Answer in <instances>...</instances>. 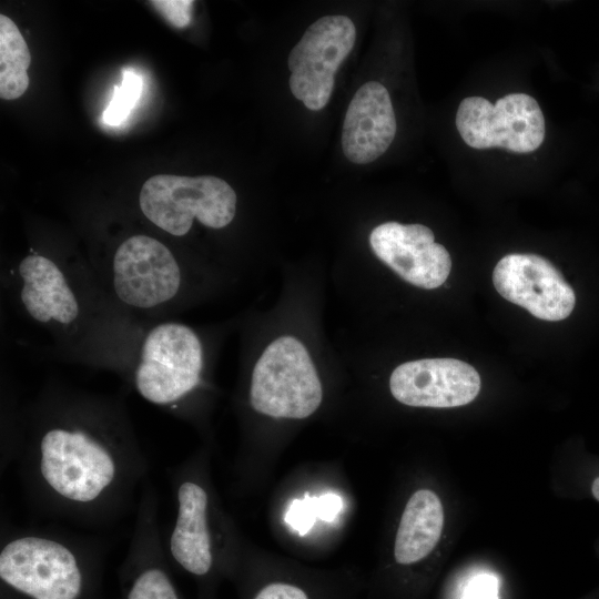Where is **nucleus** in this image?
I'll return each mask as SVG.
<instances>
[{"mask_svg": "<svg viewBox=\"0 0 599 599\" xmlns=\"http://www.w3.org/2000/svg\"><path fill=\"white\" fill-rule=\"evenodd\" d=\"M591 493L596 500L599 501V477H597L591 485Z\"/></svg>", "mask_w": 599, "mask_h": 599, "instance_id": "b1692460", "label": "nucleus"}, {"mask_svg": "<svg viewBox=\"0 0 599 599\" xmlns=\"http://www.w3.org/2000/svg\"><path fill=\"white\" fill-rule=\"evenodd\" d=\"M112 291L123 305L146 311L172 302L182 271L173 252L155 237L136 234L116 247L111 261Z\"/></svg>", "mask_w": 599, "mask_h": 599, "instance_id": "0eeeda50", "label": "nucleus"}, {"mask_svg": "<svg viewBox=\"0 0 599 599\" xmlns=\"http://www.w3.org/2000/svg\"><path fill=\"white\" fill-rule=\"evenodd\" d=\"M444 527V510L438 496L419 489L407 501L395 539L398 564L409 565L425 558L437 545Z\"/></svg>", "mask_w": 599, "mask_h": 599, "instance_id": "2eb2a0df", "label": "nucleus"}, {"mask_svg": "<svg viewBox=\"0 0 599 599\" xmlns=\"http://www.w3.org/2000/svg\"><path fill=\"white\" fill-rule=\"evenodd\" d=\"M141 91V78L132 71H124L122 83L114 88L112 100L103 113V121L109 125H119L124 122L136 104Z\"/></svg>", "mask_w": 599, "mask_h": 599, "instance_id": "a211bd4d", "label": "nucleus"}, {"mask_svg": "<svg viewBox=\"0 0 599 599\" xmlns=\"http://www.w3.org/2000/svg\"><path fill=\"white\" fill-rule=\"evenodd\" d=\"M396 116L387 89L379 82L363 84L348 104L342 148L353 163L366 164L383 155L396 134Z\"/></svg>", "mask_w": 599, "mask_h": 599, "instance_id": "f8f14e48", "label": "nucleus"}, {"mask_svg": "<svg viewBox=\"0 0 599 599\" xmlns=\"http://www.w3.org/2000/svg\"><path fill=\"white\" fill-rule=\"evenodd\" d=\"M92 559L67 540L22 532L0 550L1 599H97Z\"/></svg>", "mask_w": 599, "mask_h": 599, "instance_id": "f03ea898", "label": "nucleus"}, {"mask_svg": "<svg viewBox=\"0 0 599 599\" xmlns=\"http://www.w3.org/2000/svg\"><path fill=\"white\" fill-rule=\"evenodd\" d=\"M369 244L382 262L417 287L440 286L451 270L448 251L436 243L432 230L422 224H379L370 232Z\"/></svg>", "mask_w": 599, "mask_h": 599, "instance_id": "9b49d317", "label": "nucleus"}, {"mask_svg": "<svg viewBox=\"0 0 599 599\" xmlns=\"http://www.w3.org/2000/svg\"><path fill=\"white\" fill-rule=\"evenodd\" d=\"M316 518V497L306 494L303 499L292 500L285 515V522L303 536L311 530Z\"/></svg>", "mask_w": 599, "mask_h": 599, "instance_id": "6ab92c4d", "label": "nucleus"}, {"mask_svg": "<svg viewBox=\"0 0 599 599\" xmlns=\"http://www.w3.org/2000/svg\"><path fill=\"white\" fill-rule=\"evenodd\" d=\"M356 39L353 21L342 14L313 22L288 54L290 89L312 110L323 109L333 92L335 73Z\"/></svg>", "mask_w": 599, "mask_h": 599, "instance_id": "6e6552de", "label": "nucleus"}, {"mask_svg": "<svg viewBox=\"0 0 599 599\" xmlns=\"http://www.w3.org/2000/svg\"><path fill=\"white\" fill-rule=\"evenodd\" d=\"M493 283L507 301L537 318L558 322L573 311L576 295L562 274L536 254H508L495 266Z\"/></svg>", "mask_w": 599, "mask_h": 599, "instance_id": "1a4fd4ad", "label": "nucleus"}, {"mask_svg": "<svg viewBox=\"0 0 599 599\" xmlns=\"http://www.w3.org/2000/svg\"><path fill=\"white\" fill-rule=\"evenodd\" d=\"M139 205L155 226L183 236L194 220L211 229L227 226L236 213V193L226 181L213 175L156 174L143 183Z\"/></svg>", "mask_w": 599, "mask_h": 599, "instance_id": "7ed1b4c3", "label": "nucleus"}, {"mask_svg": "<svg viewBox=\"0 0 599 599\" xmlns=\"http://www.w3.org/2000/svg\"><path fill=\"white\" fill-rule=\"evenodd\" d=\"M20 301L26 313L37 323L59 327L74 324L80 303L64 272L51 258L32 253L18 267Z\"/></svg>", "mask_w": 599, "mask_h": 599, "instance_id": "ddd939ff", "label": "nucleus"}, {"mask_svg": "<svg viewBox=\"0 0 599 599\" xmlns=\"http://www.w3.org/2000/svg\"><path fill=\"white\" fill-rule=\"evenodd\" d=\"M202 368L203 351L196 333L185 324L164 322L145 334L133 384L146 402L173 407L200 384Z\"/></svg>", "mask_w": 599, "mask_h": 599, "instance_id": "39448f33", "label": "nucleus"}, {"mask_svg": "<svg viewBox=\"0 0 599 599\" xmlns=\"http://www.w3.org/2000/svg\"><path fill=\"white\" fill-rule=\"evenodd\" d=\"M31 54L16 23L0 14V97L3 100L20 98L29 87L28 69Z\"/></svg>", "mask_w": 599, "mask_h": 599, "instance_id": "dca6fc26", "label": "nucleus"}, {"mask_svg": "<svg viewBox=\"0 0 599 599\" xmlns=\"http://www.w3.org/2000/svg\"><path fill=\"white\" fill-rule=\"evenodd\" d=\"M456 128L473 149L501 148L515 153L537 150L546 134L542 111L526 93H509L495 104L481 97L465 98L457 109Z\"/></svg>", "mask_w": 599, "mask_h": 599, "instance_id": "423d86ee", "label": "nucleus"}, {"mask_svg": "<svg viewBox=\"0 0 599 599\" xmlns=\"http://www.w3.org/2000/svg\"><path fill=\"white\" fill-rule=\"evenodd\" d=\"M498 583L491 575L476 576L467 586L464 599H497Z\"/></svg>", "mask_w": 599, "mask_h": 599, "instance_id": "412c9836", "label": "nucleus"}, {"mask_svg": "<svg viewBox=\"0 0 599 599\" xmlns=\"http://www.w3.org/2000/svg\"><path fill=\"white\" fill-rule=\"evenodd\" d=\"M129 567L123 583L124 599H181L173 578L155 551L146 556L143 550Z\"/></svg>", "mask_w": 599, "mask_h": 599, "instance_id": "f3484780", "label": "nucleus"}, {"mask_svg": "<svg viewBox=\"0 0 599 599\" xmlns=\"http://www.w3.org/2000/svg\"><path fill=\"white\" fill-rule=\"evenodd\" d=\"M80 414L42 420L31 438L27 468L42 501L67 514H101L128 491L142 461L115 428Z\"/></svg>", "mask_w": 599, "mask_h": 599, "instance_id": "f257e3e1", "label": "nucleus"}, {"mask_svg": "<svg viewBox=\"0 0 599 599\" xmlns=\"http://www.w3.org/2000/svg\"><path fill=\"white\" fill-rule=\"evenodd\" d=\"M317 518L324 521H333L343 509V499L334 493H327L316 497Z\"/></svg>", "mask_w": 599, "mask_h": 599, "instance_id": "5701e85b", "label": "nucleus"}, {"mask_svg": "<svg viewBox=\"0 0 599 599\" xmlns=\"http://www.w3.org/2000/svg\"><path fill=\"white\" fill-rule=\"evenodd\" d=\"M176 517L169 538L173 561L186 572L202 577L213 565L209 527V495L193 480H183L176 489Z\"/></svg>", "mask_w": 599, "mask_h": 599, "instance_id": "4468645a", "label": "nucleus"}, {"mask_svg": "<svg viewBox=\"0 0 599 599\" xmlns=\"http://www.w3.org/2000/svg\"><path fill=\"white\" fill-rule=\"evenodd\" d=\"M254 599H308L306 593L298 587L275 582L264 587Z\"/></svg>", "mask_w": 599, "mask_h": 599, "instance_id": "4be33fe9", "label": "nucleus"}, {"mask_svg": "<svg viewBox=\"0 0 599 599\" xmlns=\"http://www.w3.org/2000/svg\"><path fill=\"white\" fill-rule=\"evenodd\" d=\"M153 8L173 27L185 28L192 20L191 0H155L150 1Z\"/></svg>", "mask_w": 599, "mask_h": 599, "instance_id": "aec40b11", "label": "nucleus"}, {"mask_svg": "<svg viewBox=\"0 0 599 599\" xmlns=\"http://www.w3.org/2000/svg\"><path fill=\"white\" fill-rule=\"evenodd\" d=\"M322 385L305 346L293 336L272 342L256 362L250 402L274 418L303 419L321 405Z\"/></svg>", "mask_w": 599, "mask_h": 599, "instance_id": "20e7f679", "label": "nucleus"}, {"mask_svg": "<svg viewBox=\"0 0 599 599\" xmlns=\"http://www.w3.org/2000/svg\"><path fill=\"white\" fill-rule=\"evenodd\" d=\"M389 388L402 404L449 408L473 402L480 390V377L466 362L425 358L397 366L390 375Z\"/></svg>", "mask_w": 599, "mask_h": 599, "instance_id": "9d476101", "label": "nucleus"}]
</instances>
